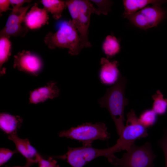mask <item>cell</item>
I'll list each match as a JSON object with an SVG mask.
<instances>
[{
    "mask_svg": "<svg viewBox=\"0 0 167 167\" xmlns=\"http://www.w3.org/2000/svg\"><path fill=\"white\" fill-rule=\"evenodd\" d=\"M126 83V78L120 75L116 83L108 88L105 94L98 101L101 107L106 108L109 113L119 136L125 126L124 110L128 104L125 97Z\"/></svg>",
    "mask_w": 167,
    "mask_h": 167,
    "instance_id": "6da1fadb",
    "label": "cell"
},
{
    "mask_svg": "<svg viewBox=\"0 0 167 167\" xmlns=\"http://www.w3.org/2000/svg\"><path fill=\"white\" fill-rule=\"evenodd\" d=\"M58 28L56 32H49L45 36L44 41L48 47L66 48L71 55L78 54L81 50L79 35L72 20L60 22Z\"/></svg>",
    "mask_w": 167,
    "mask_h": 167,
    "instance_id": "7a4b0ae2",
    "label": "cell"
},
{
    "mask_svg": "<svg viewBox=\"0 0 167 167\" xmlns=\"http://www.w3.org/2000/svg\"><path fill=\"white\" fill-rule=\"evenodd\" d=\"M66 2L71 20L79 35L81 49L91 47L88 40V29L91 15L95 13L96 8L88 0H68Z\"/></svg>",
    "mask_w": 167,
    "mask_h": 167,
    "instance_id": "3957f363",
    "label": "cell"
},
{
    "mask_svg": "<svg viewBox=\"0 0 167 167\" xmlns=\"http://www.w3.org/2000/svg\"><path fill=\"white\" fill-rule=\"evenodd\" d=\"M58 135L60 137L81 142L83 145L85 146H91L93 142L96 140L105 141L110 137L105 124L102 122L83 123L76 127L61 131Z\"/></svg>",
    "mask_w": 167,
    "mask_h": 167,
    "instance_id": "277c9868",
    "label": "cell"
},
{
    "mask_svg": "<svg viewBox=\"0 0 167 167\" xmlns=\"http://www.w3.org/2000/svg\"><path fill=\"white\" fill-rule=\"evenodd\" d=\"M156 157L150 142L141 146L134 143L121 158L115 156L111 164L121 167H154Z\"/></svg>",
    "mask_w": 167,
    "mask_h": 167,
    "instance_id": "5b68a950",
    "label": "cell"
},
{
    "mask_svg": "<svg viewBox=\"0 0 167 167\" xmlns=\"http://www.w3.org/2000/svg\"><path fill=\"white\" fill-rule=\"evenodd\" d=\"M127 119L121 134L116 143L111 147L113 153L121 151H127L137 139L148 136L147 128L139 122L133 109L127 115Z\"/></svg>",
    "mask_w": 167,
    "mask_h": 167,
    "instance_id": "8992f818",
    "label": "cell"
},
{
    "mask_svg": "<svg viewBox=\"0 0 167 167\" xmlns=\"http://www.w3.org/2000/svg\"><path fill=\"white\" fill-rule=\"evenodd\" d=\"M101 156L106 157L108 161L110 159L109 148L100 149L92 146H83L77 148L68 147L66 153L53 157L65 160L72 167H84L91 161Z\"/></svg>",
    "mask_w": 167,
    "mask_h": 167,
    "instance_id": "52a82bcc",
    "label": "cell"
},
{
    "mask_svg": "<svg viewBox=\"0 0 167 167\" xmlns=\"http://www.w3.org/2000/svg\"><path fill=\"white\" fill-rule=\"evenodd\" d=\"M165 13L159 5L148 6L126 18L134 25L146 30L156 26L164 18Z\"/></svg>",
    "mask_w": 167,
    "mask_h": 167,
    "instance_id": "ba28073f",
    "label": "cell"
},
{
    "mask_svg": "<svg viewBox=\"0 0 167 167\" xmlns=\"http://www.w3.org/2000/svg\"><path fill=\"white\" fill-rule=\"evenodd\" d=\"M13 67L18 70L37 76L43 66L41 58L29 51L23 50L14 56Z\"/></svg>",
    "mask_w": 167,
    "mask_h": 167,
    "instance_id": "9c48e42d",
    "label": "cell"
},
{
    "mask_svg": "<svg viewBox=\"0 0 167 167\" xmlns=\"http://www.w3.org/2000/svg\"><path fill=\"white\" fill-rule=\"evenodd\" d=\"M48 13L45 8H40L37 3H35L26 15L24 21L25 26L28 28L35 29L48 24Z\"/></svg>",
    "mask_w": 167,
    "mask_h": 167,
    "instance_id": "30bf717a",
    "label": "cell"
},
{
    "mask_svg": "<svg viewBox=\"0 0 167 167\" xmlns=\"http://www.w3.org/2000/svg\"><path fill=\"white\" fill-rule=\"evenodd\" d=\"M59 92L60 90L56 83L50 81L45 85L30 92L29 103L36 104L43 102L49 99H53L59 96Z\"/></svg>",
    "mask_w": 167,
    "mask_h": 167,
    "instance_id": "8fae6325",
    "label": "cell"
},
{
    "mask_svg": "<svg viewBox=\"0 0 167 167\" xmlns=\"http://www.w3.org/2000/svg\"><path fill=\"white\" fill-rule=\"evenodd\" d=\"M101 65L100 78L101 82L105 84H113L118 80L120 75L118 67V63L116 60L110 61L107 58L101 59Z\"/></svg>",
    "mask_w": 167,
    "mask_h": 167,
    "instance_id": "7c38bea8",
    "label": "cell"
},
{
    "mask_svg": "<svg viewBox=\"0 0 167 167\" xmlns=\"http://www.w3.org/2000/svg\"><path fill=\"white\" fill-rule=\"evenodd\" d=\"M8 138L15 144L16 150L23 156L27 160H36L39 154L33 147L28 139H22L18 137L17 134L9 135Z\"/></svg>",
    "mask_w": 167,
    "mask_h": 167,
    "instance_id": "4fadbf2b",
    "label": "cell"
},
{
    "mask_svg": "<svg viewBox=\"0 0 167 167\" xmlns=\"http://www.w3.org/2000/svg\"><path fill=\"white\" fill-rule=\"evenodd\" d=\"M23 122L22 118L19 116L6 113L0 114V128L8 135L17 134Z\"/></svg>",
    "mask_w": 167,
    "mask_h": 167,
    "instance_id": "5bb4252c",
    "label": "cell"
},
{
    "mask_svg": "<svg viewBox=\"0 0 167 167\" xmlns=\"http://www.w3.org/2000/svg\"><path fill=\"white\" fill-rule=\"evenodd\" d=\"M161 1L154 0H124L123 1L124 8L123 15L124 18L133 15L143 9L149 4L159 5Z\"/></svg>",
    "mask_w": 167,
    "mask_h": 167,
    "instance_id": "9a60e30c",
    "label": "cell"
},
{
    "mask_svg": "<svg viewBox=\"0 0 167 167\" xmlns=\"http://www.w3.org/2000/svg\"><path fill=\"white\" fill-rule=\"evenodd\" d=\"M41 2L48 13L52 15L54 19L58 20L62 16L63 11L67 8L66 1L61 0H42Z\"/></svg>",
    "mask_w": 167,
    "mask_h": 167,
    "instance_id": "2e32d148",
    "label": "cell"
},
{
    "mask_svg": "<svg viewBox=\"0 0 167 167\" xmlns=\"http://www.w3.org/2000/svg\"><path fill=\"white\" fill-rule=\"evenodd\" d=\"M10 37L0 36V74L5 73L3 71V65L8 60L11 55V43Z\"/></svg>",
    "mask_w": 167,
    "mask_h": 167,
    "instance_id": "e0dca14e",
    "label": "cell"
},
{
    "mask_svg": "<svg viewBox=\"0 0 167 167\" xmlns=\"http://www.w3.org/2000/svg\"><path fill=\"white\" fill-rule=\"evenodd\" d=\"M102 48L108 57H112L118 53L120 46L118 41L115 36L109 35L103 42Z\"/></svg>",
    "mask_w": 167,
    "mask_h": 167,
    "instance_id": "ac0fdd59",
    "label": "cell"
},
{
    "mask_svg": "<svg viewBox=\"0 0 167 167\" xmlns=\"http://www.w3.org/2000/svg\"><path fill=\"white\" fill-rule=\"evenodd\" d=\"M33 5L29 4L16 9H12L8 16L5 27L14 24H21L24 21L29 9Z\"/></svg>",
    "mask_w": 167,
    "mask_h": 167,
    "instance_id": "d6986e66",
    "label": "cell"
},
{
    "mask_svg": "<svg viewBox=\"0 0 167 167\" xmlns=\"http://www.w3.org/2000/svg\"><path fill=\"white\" fill-rule=\"evenodd\" d=\"M28 32V28L21 24H14L7 27H4L0 32V36L10 37L24 36Z\"/></svg>",
    "mask_w": 167,
    "mask_h": 167,
    "instance_id": "ffe728a7",
    "label": "cell"
},
{
    "mask_svg": "<svg viewBox=\"0 0 167 167\" xmlns=\"http://www.w3.org/2000/svg\"><path fill=\"white\" fill-rule=\"evenodd\" d=\"M152 98L154 101L152 109L157 114H165L167 110V99L164 98L163 95L159 90H157L152 96Z\"/></svg>",
    "mask_w": 167,
    "mask_h": 167,
    "instance_id": "44dd1931",
    "label": "cell"
},
{
    "mask_svg": "<svg viewBox=\"0 0 167 167\" xmlns=\"http://www.w3.org/2000/svg\"><path fill=\"white\" fill-rule=\"evenodd\" d=\"M157 114L152 109L144 111L140 114L139 120L140 123L147 128L153 126L156 123Z\"/></svg>",
    "mask_w": 167,
    "mask_h": 167,
    "instance_id": "7402d4cb",
    "label": "cell"
},
{
    "mask_svg": "<svg viewBox=\"0 0 167 167\" xmlns=\"http://www.w3.org/2000/svg\"><path fill=\"white\" fill-rule=\"evenodd\" d=\"M90 1L97 6V7L96 8L95 13L98 15L101 14L106 15L110 11L112 3L110 0H92Z\"/></svg>",
    "mask_w": 167,
    "mask_h": 167,
    "instance_id": "603a6c76",
    "label": "cell"
},
{
    "mask_svg": "<svg viewBox=\"0 0 167 167\" xmlns=\"http://www.w3.org/2000/svg\"><path fill=\"white\" fill-rule=\"evenodd\" d=\"M36 160L38 167H60L57 164V161L51 157H49L48 159H45L39 154Z\"/></svg>",
    "mask_w": 167,
    "mask_h": 167,
    "instance_id": "cb8c5ba5",
    "label": "cell"
},
{
    "mask_svg": "<svg viewBox=\"0 0 167 167\" xmlns=\"http://www.w3.org/2000/svg\"><path fill=\"white\" fill-rule=\"evenodd\" d=\"M16 150H11L9 149L1 148L0 149V165H2L8 161L13 155L15 153H18Z\"/></svg>",
    "mask_w": 167,
    "mask_h": 167,
    "instance_id": "d4e9b609",
    "label": "cell"
},
{
    "mask_svg": "<svg viewBox=\"0 0 167 167\" xmlns=\"http://www.w3.org/2000/svg\"><path fill=\"white\" fill-rule=\"evenodd\" d=\"M158 144L164 152L165 161H167V130L165 131L163 137L159 140Z\"/></svg>",
    "mask_w": 167,
    "mask_h": 167,
    "instance_id": "484cf974",
    "label": "cell"
},
{
    "mask_svg": "<svg viewBox=\"0 0 167 167\" xmlns=\"http://www.w3.org/2000/svg\"><path fill=\"white\" fill-rule=\"evenodd\" d=\"M11 5L12 6V9H16L23 6L24 3H29L32 1L30 0H10Z\"/></svg>",
    "mask_w": 167,
    "mask_h": 167,
    "instance_id": "4316f807",
    "label": "cell"
},
{
    "mask_svg": "<svg viewBox=\"0 0 167 167\" xmlns=\"http://www.w3.org/2000/svg\"><path fill=\"white\" fill-rule=\"evenodd\" d=\"M11 5L10 0H0V13L5 12L8 10H11L10 7Z\"/></svg>",
    "mask_w": 167,
    "mask_h": 167,
    "instance_id": "83f0119b",
    "label": "cell"
},
{
    "mask_svg": "<svg viewBox=\"0 0 167 167\" xmlns=\"http://www.w3.org/2000/svg\"><path fill=\"white\" fill-rule=\"evenodd\" d=\"M34 163H37L36 161L35 160H27L25 166L23 167L15 166L11 167H30Z\"/></svg>",
    "mask_w": 167,
    "mask_h": 167,
    "instance_id": "f1b7e54d",
    "label": "cell"
},
{
    "mask_svg": "<svg viewBox=\"0 0 167 167\" xmlns=\"http://www.w3.org/2000/svg\"><path fill=\"white\" fill-rule=\"evenodd\" d=\"M165 167H167V163H165Z\"/></svg>",
    "mask_w": 167,
    "mask_h": 167,
    "instance_id": "f546056e",
    "label": "cell"
},
{
    "mask_svg": "<svg viewBox=\"0 0 167 167\" xmlns=\"http://www.w3.org/2000/svg\"><path fill=\"white\" fill-rule=\"evenodd\" d=\"M114 167H121L120 166H115Z\"/></svg>",
    "mask_w": 167,
    "mask_h": 167,
    "instance_id": "4dcf8cb0",
    "label": "cell"
}]
</instances>
